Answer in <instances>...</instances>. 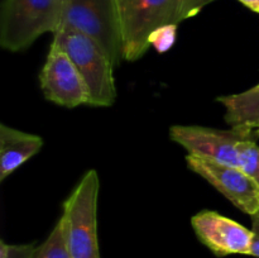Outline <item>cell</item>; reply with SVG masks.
<instances>
[{"label":"cell","instance_id":"cell-18","mask_svg":"<svg viewBox=\"0 0 259 258\" xmlns=\"http://www.w3.org/2000/svg\"><path fill=\"white\" fill-rule=\"evenodd\" d=\"M257 131H259V128H258V129H257Z\"/></svg>","mask_w":259,"mask_h":258},{"label":"cell","instance_id":"cell-2","mask_svg":"<svg viewBox=\"0 0 259 258\" xmlns=\"http://www.w3.org/2000/svg\"><path fill=\"white\" fill-rule=\"evenodd\" d=\"M100 180L89 169L63 202L61 219L71 258H101L98 239V200Z\"/></svg>","mask_w":259,"mask_h":258},{"label":"cell","instance_id":"cell-10","mask_svg":"<svg viewBox=\"0 0 259 258\" xmlns=\"http://www.w3.org/2000/svg\"><path fill=\"white\" fill-rule=\"evenodd\" d=\"M42 146L39 136L0 124V181L35 156Z\"/></svg>","mask_w":259,"mask_h":258},{"label":"cell","instance_id":"cell-12","mask_svg":"<svg viewBox=\"0 0 259 258\" xmlns=\"http://www.w3.org/2000/svg\"><path fill=\"white\" fill-rule=\"evenodd\" d=\"M34 258H71L66 245L65 229L61 218L47 239L37 247Z\"/></svg>","mask_w":259,"mask_h":258},{"label":"cell","instance_id":"cell-13","mask_svg":"<svg viewBox=\"0 0 259 258\" xmlns=\"http://www.w3.org/2000/svg\"><path fill=\"white\" fill-rule=\"evenodd\" d=\"M239 168L259 185V146L257 139H247L239 146Z\"/></svg>","mask_w":259,"mask_h":258},{"label":"cell","instance_id":"cell-1","mask_svg":"<svg viewBox=\"0 0 259 258\" xmlns=\"http://www.w3.org/2000/svg\"><path fill=\"white\" fill-rule=\"evenodd\" d=\"M215 0H116L123 34V57L137 61L151 46L157 28L177 24L199 14Z\"/></svg>","mask_w":259,"mask_h":258},{"label":"cell","instance_id":"cell-5","mask_svg":"<svg viewBox=\"0 0 259 258\" xmlns=\"http://www.w3.org/2000/svg\"><path fill=\"white\" fill-rule=\"evenodd\" d=\"M60 28L76 30L98 42L114 66L124 60L116 0H66Z\"/></svg>","mask_w":259,"mask_h":258},{"label":"cell","instance_id":"cell-16","mask_svg":"<svg viewBox=\"0 0 259 258\" xmlns=\"http://www.w3.org/2000/svg\"><path fill=\"white\" fill-rule=\"evenodd\" d=\"M252 233L253 240L249 255L259 258V210L252 215Z\"/></svg>","mask_w":259,"mask_h":258},{"label":"cell","instance_id":"cell-11","mask_svg":"<svg viewBox=\"0 0 259 258\" xmlns=\"http://www.w3.org/2000/svg\"><path fill=\"white\" fill-rule=\"evenodd\" d=\"M225 108V121L230 128L257 131L259 128V85L234 95L218 99Z\"/></svg>","mask_w":259,"mask_h":258},{"label":"cell","instance_id":"cell-3","mask_svg":"<svg viewBox=\"0 0 259 258\" xmlns=\"http://www.w3.org/2000/svg\"><path fill=\"white\" fill-rule=\"evenodd\" d=\"M66 0H4L0 12V46L24 51L39 35L60 28Z\"/></svg>","mask_w":259,"mask_h":258},{"label":"cell","instance_id":"cell-8","mask_svg":"<svg viewBox=\"0 0 259 258\" xmlns=\"http://www.w3.org/2000/svg\"><path fill=\"white\" fill-rule=\"evenodd\" d=\"M187 166L224 195L235 207L250 215L259 210V185L242 168L187 154Z\"/></svg>","mask_w":259,"mask_h":258},{"label":"cell","instance_id":"cell-7","mask_svg":"<svg viewBox=\"0 0 259 258\" xmlns=\"http://www.w3.org/2000/svg\"><path fill=\"white\" fill-rule=\"evenodd\" d=\"M39 83L45 98L57 105L68 109L89 105L90 94L85 80L70 56L57 43H51Z\"/></svg>","mask_w":259,"mask_h":258},{"label":"cell","instance_id":"cell-14","mask_svg":"<svg viewBox=\"0 0 259 258\" xmlns=\"http://www.w3.org/2000/svg\"><path fill=\"white\" fill-rule=\"evenodd\" d=\"M177 37V24H167L157 28L148 38L149 46L157 52L164 53L174 47Z\"/></svg>","mask_w":259,"mask_h":258},{"label":"cell","instance_id":"cell-9","mask_svg":"<svg viewBox=\"0 0 259 258\" xmlns=\"http://www.w3.org/2000/svg\"><path fill=\"white\" fill-rule=\"evenodd\" d=\"M200 242L218 257L250 254L253 233L244 225L212 210H202L191 218Z\"/></svg>","mask_w":259,"mask_h":258},{"label":"cell","instance_id":"cell-6","mask_svg":"<svg viewBox=\"0 0 259 258\" xmlns=\"http://www.w3.org/2000/svg\"><path fill=\"white\" fill-rule=\"evenodd\" d=\"M169 137L191 156L239 167L240 143L247 139H258L259 131L174 125L169 129Z\"/></svg>","mask_w":259,"mask_h":258},{"label":"cell","instance_id":"cell-15","mask_svg":"<svg viewBox=\"0 0 259 258\" xmlns=\"http://www.w3.org/2000/svg\"><path fill=\"white\" fill-rule=\"evenodd\" d=\"M35 249L33 243L30 244H8L0 240V258H34Z\"/></svg>","mask_w":259,"mask_h":258},{"label":"cell","instance_id":"cell-4","mask_svg":"<svg viewBox=\"0 0 259 258\" xmlns=\"http://www.w3.org/2000/svg\"><path fill=\"white\" fill-rule=\"evenodd\" d=\"M57 43L72 60L88 85L90 101L95 108H108L115 103L114 63L94 39L80 32L60 28L53 33Z\"/></svg>","mask_w":259,"mask_h":258},{"label":"cell","instance_id":"cell-17","mask_svg":"<svg viewBox=\"0 0 259 258\" xmlns=\"http://www.w3.org/2000/svg\"><path fill=\"white\" fill-rule=\"evenodd\" d=\"M239 2L253 12L259 13V0H239Z\"/></svg>","mask_w":259,"mask_h":258}]
</instances>
